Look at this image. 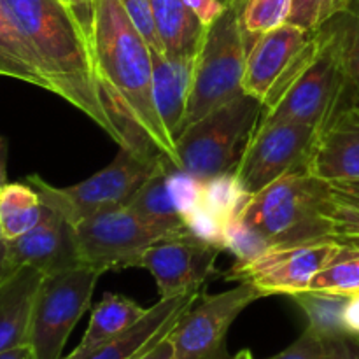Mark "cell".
Returning a JSON list of instances; mask_svg holds the SVG:
<instances>
[{
    "mask_svg": "<svg viewBox=\"0 0 359 359\" xmlns=\"http://www.w3.org/2000/svg\"><path fill=\"white\" fill-rule=\"evenodd\" d=\"M333 20L339 30L344 65V91L340 109H359V16L346 11Z\"/></svg>",
    "mask_w": 359,
    "mask_h": 359,
    "instance_id": "obj_27",
    "label": "cell"
},
{
    "mask_svg": "<svg viewBox=\"0 0 359 359\" xmlns=\"http://www.w3.org/2000/svg\"><path fill=\"white\" fill-rule=\"evenodd\" d=\"M316 137L318 130L314 126L291 121H259L233 168L242 188L255 196L283 175L307 168Z\"/></svg>",
    "mask_w": 359,
    "mask_h": 359,
    "instance_id": "obj_10",
    "label": "cell"
},
{
    "mask_svg": "<svg viewBox=\"0 0 359 359\" xmlns=\"http://www.w3.org/2000/svg\"><path fill=\"white\" fill-rule=\"evenodd\" d=\"M167 188L175 209L184 217V221L202 205L203 181L175 165H168L167 168Z\"/></svg>",
    "mask_w": 359,
    "mask_h": 359,
    "instance_id": "obj_32",
    "label": "cell"
},
{
    "mask_svg": "<svg viewBox=\"0 0 359 359\" xmlns=\"http://www.w3.org/2000/svg\"><path fill=\"white\" fill-rule=\"evenodd\" d=\"M44 212V202L27 181L7 182L0 189V228L7 241H14L34 230Z\"/></svg>",
    "mask_w": 359,
    "mask_h": 359,
    "instance_id": "obj_23",
    "label": "cell"
},
{
    "mask_svg": "<svg viewBox=\"0 0 359 359\" xmlns=\"http://www.w3.org/2000/svg\"><path fill=\"white\" fill-rule=\"evenodd\" d=\"M119 4L126 11L133 27L149 44V48L153 51L163 53V46H161L160 35L156 30V21H154L153 0H119Z\"/></svg>",
    "mask_w": 359,
    "mask_h": 359,
    "instance_id": "obj_34",
    "label": "cell"
},
{
    "mask_svg": "<svg viewBox=\"0 0 359 359\" xmlns=\"http://www.w3.org/2000/svg\"><path fill=\"white\" fill-rule=\"evenodd\" d=\"M74 228L83 265L102 273L139 266L140 258L151 245L172 238L128 207L91 216Z\"/></svg>",
    "mask_w": 359,
    "mask_h": 359,
    "instance_id": "obj_11",
    "label": "cell"
},
{
    "mask_svg": "<svg viewBox=\"0 0 359 359\" xmlns=\"http://www.w3.org/2000/svg\"><path fill=\"white\" fill-rule=\"evenodd\" d=\"M263 293L251 283L217 294H200L170 333L179 359H231L226 335L235 319Z\"/></svg>",
    "mask_w": 359,
    "mask_h": 359,
    "instance_id": "obj_12",
    "label": "cell"
},
{
    "mask_svg": "<svg viewBox=\"0 0 359 359\" xmlns=\"http://www.w3.org/2000/svg\"><path fill=\"white\" fill-rule=\"evenodd\" d=\"M248 48L238 23V7H230L207 27L195 58L182 132L219 105L244 93ZM181 132V133H182Z\"/></svg>",
    "mask_w": 359,
    "mask_h": 359,
    "instance_id": "obj_6",
    "label": "cell"
},
{
    "mask_svg": "<svg viewBox=\"0 0 359 359\" xmlns=\"http://www.w3.org/2000/svg\"><path fill=\"white\" fill-rule=\"evenodd\" d=\"M332 186L340 202L359 212V181H339Z\"/></svg>",
    "mask_w": 359,
    "mask_h": 359,
    "instance_id": "obj_38",
    "label": "cell"
},
{
    "mask_svg": "<svg viewBox=\"0 0 359 359\" xmlns=\"http://www.w3.org/2000/svg\"><path fill=\"white\" fill-rule=\"evenodd\" d=\"M0 359H32L30 347L21 346L9 351H4V353H0Z\"/></svg>",
    "mask_w": 359,
    "mask_h": 359,
    "instance_id": "obj_44",
    "label": "cell"
},
{
    "mask_svg": "<svg viewBox=\"0 0 359 359\" xmlns=\"http://www.w3.org/2000/svg\"><path fill=\"white\" fill-rule=\"evenodd\" d=\"M63 2H67V4H70V6H72V0H63ZM74 7V6H72Z\"/></svg>",
    "mask_w": 359,
    "mask_h": 359,
    "instance_id": "obj_47",
    "label": "cell"
},
{
    "mask_svg": "<svg viewBox=\"0 0 359 359\" xmlns=\"http://www.w3.org/2000/svg\"><path fill=\"white\" fill-rule=\"evenodd\" d=\"M11 273H13V270L9 266V256H7V238L4 237L2 228H0V283L7 279Z\"/></svg>",
    "mask_w": 359,
    "mask_h": 359,
    "instance_id": "obj_42",
    "label": "cell"
},
{
    "mask_svg": "<svg viewBox=\"0 0 359 359\" xmlns=\"http://www.w3.org/2000/svg\"><path fill=\"white\" fill-rule=\"evenodd\" d=\"M347 13L359 16V0H349V7H347Z\"/></svg>",
    "mask_w": 359,
    "mask_h": 359,
    "instance_id": "obj_45",
    "label": "cell"
},
{
    "mask_svg": "<svg viewBox=\"0 0 359 359\" xmlns=\"http://www.w3.org/2000/svg\"><path fill=\"white\" fill-rule=\"evenodd\" d=\"M72 6H74V9H76L79 20L84 23V27L90 30L91 20H93L95 0H72Z\"/></svg>",
    "mask_w": 359,
    "mask_h": 359,
    "instance_id": "obj_41",
    "label": "cell"
},
{
    "mask_svg": "<svg viewBox=\"0 0 359 359\" xmlns=\"http://www.w3.org/2000/svg\"><path fill=\"white\" fill-rule=\"evenodd\" d=\"M262 114V100L245 91L210 111L175 140L179 168L202 181L233 170Z\"/></svg>",
    "mask_w": 359,
    "mask_h": 359,
    "instance_id": "obj_5",
    "label": "cell"
},
{
    "mask_svg": "<svg viewBox=\"0 0 359 359\" xmlns=\"http://www.w3.org/2000/svg\"><path fill=\"white\" fill-rule=\"evenodd\" d=\"M200 297L198 291L177 294L170 298H160L156 305L147 309L144 318L133 325L128 332L102 346L95 347L83 356H67L63 359H140L147 351L153 349L160 340L170 335L182 316Z\"/></svg>",
    "mask_w": 359,
    "mask_h": 359,
    "instance_id": "obj_17",
    "label": "cell"
},
{
    "mask_svg": "<svg viewBox=\"0 0 359 359\" xmlns=\"http://www.w3.org/2000/svg\"><path fill=\"white\" fill-rule=\"evenodd\" d=\"M347 7L349 0H291L286 23L307 32H318L333 18L346 13Z\"/></svg>",
    "mask_w": 359,
    "mask_h": 359,
    "instance_id": "obj_31",
    "label": "cell"
},
{
    "mask_svg": "<svg viewBox=\"0 0 359 359\" xmlns=\"http://www.w3.org/2000/svg\"><path fill=\"white\" fill-rule=\"evenodd\" d=\"M270 244L335 241L359 245V212L339 200L332 182L307 168L290 172L251 196L241 212Z\"/></svg>",
    "mask_w": 359,
    "mask_h": 359,
    "instance_id": "obj_3",
    "label": "cell"
},
{
    "mask_svg": "<svg viewBox=\"0 0 359 359\" xmlns=\"http://www.w3.org/2000/svg\"><path fill=\"white\" fill-rule=\"evenodd\" d=\"M245 48L252 41L287 21L291 0H235Z\"/></svg>",
    "mask_w": 359,
    "mask_h": 359,
    "instance_id": "obj_28",
    "label": "cell"
},
{
    "mask_svg": "<svg viewBox=\"0 0 359 359\" xmlns=\"http://www.w3.org/2000/svg\"><path fill=\"white\" fill-rule=\"evenodd\" d=\"M186 2L189 4V7L195 11V14L203 23V27L207 28L233 4V0H186Z\"/></svg>",
    "mask_w": 359,
    "mask_h": 359,
    "instance_id": "obj_36",
    "label": "cell"
},
{
    "mask_svg": "<svg viewBox=\"0 0 359 359\" xmlns=\"http://www.w3.org/2000/svg\"><path fill=\"white\" fill-rule=\"evenodd\" d=\"M231 359H252V354H251V351H249V349H244V351H241L237 356H233Z\"/></svg>",
    "mask_w": 359,
    "mask_h": 359,
    "instance_id": "obj_46",
    "label": "cell"
},
{
    "mask_svg": "<svg viewBox=\"0 0 359 359\" xmlns=\"http://www.w3.org/2000/svg\"><path fill=\"white\" fill-rule=\"evenodd\" d=\"M321 48L314 62L259 121H291L323 128L340 109L344 91L342 48L335 20L321 28Z\"/></svg>",
    "mask_w": 359,
    "mask_h": 359,
    "instance_id": "obj_9",
    "label": "cell"
},
{
    "mask_svg": "<svg viewBox=\"0 0 359 359\" xmlns=\"http://www.w3.org/2000/svg\"><path fill=\"white\" fill-rule=\"evenodd\" d=\"M174 165L168 158H163L158 170L140 186L139 191L128 202V209L142 217L151 226L158 228L168 237L186 235V221L175 209L167 188V168Z\"/></svg>",
    "mask_w": 359,
    "mask_h": 359,
    "instance_id": "obj_22",
    "label": "cell"
},
{
    "mask_svg": "<svg viewBox=\"0 0 359 359\" xmlns=\"http://www.w3.org/2000/svg\"><path fill=\"white\" fill-rule=\"evenodd\" d=\"M91 48L105 105L137 153L165 154L175 167V142L153 98V56L119 0H95Z\"/></svg>",
    "mask_w": 359,
    "mask_h": 359,
    "instance_id": "obj_1",
    "label": "cell"
},
{
    "mask_svg": "<svg viewBox=\"0 0 359 359\" xmlns=\"http://www.w3.org/2000/svg\"><path fill=\"white\" fill-rule=\"evenodd\" d=\"M309 290L344 297L359 294V245L340 244L339 251L312 279Z\"/></svg>",
    "mask_w": 359,
    "mask_h": 359,
    "instance_id": "obj_26",
    "label": "cell"
},
{
    "mask_svg": "<svg viewBox=\"0 0 359 359\" xmlns=\"http://www.w3.org/2000/svg\"><path fill=\"white\" fill-rule=\"evenodd\" d=\"M100 276V270L84 265L44 276L32 312L28 337L32 359H62L74 326L90 309Z\"/></svg>",
    "mask_w": 359,
    "mask_h": 359,
    "instance_id": "obj_8",
    "label": "cell"
},
{
    "mask_svg": "<svg viewBox=\"0 0 359 359\" xmlns=\"http://www.w3.org/2000/svg\"><path fill=\"white\" fill-rule=\"evenodd\" d=\"M163 158L167 156L121 147L111 165L74 186L55 188L35 174L25 181L34 186L46 205L76 226L88 217L128 205L140 186L158 170Z\"/></svg>",
    "mask_w": 359,
    "mask_h": 359,
    "instance_id": "obj_4",
    "label": "cell"
},
{
    "mask_svg": "<svg viewBox=\"0 0 359 359\" xmlns=\"http://www.w3.org/2000/svg\"><path fill=\"white\" fill-rule=\"evenodd\" d=\"M249 198H251V195L242 188L241 181L233 170L214 175V177L203 181L202 205L223 217L226 223L233 217L241 216L244 207L248 205Z\"/></svg>",
    "mask_w": 359,
    "mask_h": 359,
    "instance_id": "obj_29",
    "label": "cell"
},
{
    "mask_svg": "<svg viewBox=\"0 0 359 359\" xmlns=\"http://www.w3.org/2000/svg\"><path fill=\"white\" fill-rule=\"evenodd\" d=\"M186 230L189 235L207 242V244L217 245L224 251V230H226V221L207 209L205 205H200L195 212L186 217Z\"/></svg>",
    "mask_w": 359,
    "mask_h": 359,
    "instance_id": "obj_33",
    "label": "cell"
},
{
    "mask_svg": "<svg viewBox=\"0 0 359 359\" xmlns=\"http://www.w3.org/2000/svg\"><path fill=\"white\" fill-rule=\"evenodd\" d=\"M293 298L309 319V330L321 337L323 340L339 339L349 335L344 325V311L349 297L326 291H304Z\"/></svg>",
    "mask_w": 359,
    "mask_h": 359,
    "instance_id": "obj_24",
    "label": "cell"
},
{
    "mask_svg": "<svg viewBox=\"0 0 359 359\" xmlns=\"http://www.w3.org/2000/svg\"><path fill=\"white\" fill-rule=\"evenodd\" d=\"M330 359H359V337L344 335L326 340Z\"/></svg>",
    "mask_w": 359,
    "mask_h": 359,
    "instance_id": "obj_37",
    "label": "cell"
},
{
    "mask_svg": "<svg viewBox=\"0 0 359 359\" xmlns=\"http://www.w3.org/2000/svg\"><path fill=\"white\" fill-rule=\"evenodd\" d=\"M154 21L163 53L174 58H196L207 28L186 0H153Z\"/></svg>",
    "mask_w": 359,
    "mask_h": 359,
    "instance_id": "obj_20",
    "label": "cell"
},
{
    "mask_svg": "<svg viewBox=\"0 0 359 359\" xmlns=\"http://www.w3.org/2000/svg\"><path fill=\"white\" fill-rule=\"evenodd\" d=\"M272 248L269 238L256 228L245 223L241 216L226 223L224 230V251H230L237 258V263L255 262Z\"/></svg>",
    "mask_w": 359,
    "mask_h": 359,
    "instance_id": "obj_30",
    "label": "cell"
},
{
    "mask_svg": "<svg viewBox=\"0 0 359 359\" xmlns=\"http://www.w3.org/2000/svg\"><path fill=\"white\" fill-rule=\"evenodd\" d=\"M153 98L158 116L170 139L177 140L188 111L195 58H174L153 51Z\"/></svg>",
    "mask_w": 359,
    "mask_h": 359,
    "instance_id": "obj_18",
    "label": "cell"
},
{
    "mask_svg": "<svg viewBox=\"0 0 359 359\" xmlns=\"http://www.w3.org/2000/svg\"><path fill=\"white\" fill-rule=\"evenodd\" d=\"M307 170L328 182L359 181V109H340L318 130Z\"/></svg>",
    "mask_w": 359,
    "mask_h": 359,
    "instance_id": "obj_16",
    "label": "cell"
},
{
    "mask_svg": "<svg viewBox=\"0 0 359 359\" xmlns=\"http://www.w3.org/2000/svg\"><path fill=\"white\" fill-rule=\"evenodd\" d=\"M321 42V30L290 23L259 35L248 48L244 91L262 100L263 111L272 109L314 62Z\"/></svg>",
    "mask_w": 359,
    "mask_h": 359,
    "instance_id": "obj_7",
    "label": "cell"
},
{
    "mask_svg": "<svg viewBox=\"0 0 359 359\" xmlns=\"http://www.w3.org/2000/svg\"><path fill=\"white\" fill-rule=\"evenodd\" d=\"M0 11L39 63L49 91L79 109L119 147L133 151L125 132L109 114L90 30L76 9L63 0H0Z\"/></svg>",
    "mask_w": 359,
    "mask_h": 359,
    "instance_id": "obj_2",
    "label": "cell"
},
{
    "mask_svg": "<svg viewBox=\"0 0 359 359\" xmlns=\"http://www.w3.org/2000/svg\"><path fill=\"white\" fill-rule=\"evenodd\" d=\"M223 249L207 244L193 235L165 238L151 245L139 266L154 277L160 298L198 291L216 276V259Z\"/></svg>",
    "mask_w": 359,
    "mask_h": 359,
    "instance_id": "obj_14",
    "label": "cell"
},
{
    "mask_svg": "<svg viewBox=\"0 0 359 359\" xmlns=\"http://www.w3.org/2000/svg\"><path fill=\"white\" fill-rule=\"evenodd\" d=\"M7 184V140L0 135V189Z\"/></svg>",
    "mask_w": 359,
    "mask_h": 359,
    "instance_id": "obj_43",
    "label": "cell"
},
{
    "mask_svg": "<svg viewBox=\"0 0 359 359\" xmlns=\"http://www.w3.org/2000/svg\"><path fill=\"white\" fill-rule=\"evenodd\" d=\"M44 273L23 265L0 283V353L28 346L32 312Z\"/></svg>",
    "mask_w": 359,
    "mask_h": 359,
    "instance_id": "obj_19",
    "label": "cell"
},
{
    "mask_svg": "<svg viewBox=\"0 0 359 359\" xmlns=\"http://www.w3.org/2000/svg\"><path fill=\"white\" fill-rule=\"evenodd\" d=\"M344 325L349 335L359 337V294L349 297L344 311Z\"/></svg>",
    "mask_w": 359,
    "mask_h": 359,
    "instance_id": "obj_39",
    "label": "cell"
},
{
    "mask_svg": "<svg viewBox=\"0 0 359 359\" xmlns=\"http://www.w3.org/2000/svg\"><path fill=\"white\" fill-rule=\"evenodd\" d=\"M147 309H142L130 298L116 293H105L91 312L90 325L79 346L70 353V356H83L95 347L116 339L128 332L133 325L144 318Z\"/></svg>",
    "mask_w": 359,
    "mask_h": 359,
    "instance_id": "obj_21",
    "label": "cell"
},
{
    "mask_svg": "<svg viewBox=\"0 0 359 359\" xmlns=\"http://www.w3.org/2000/svg\"><path fill=\"white\" fill-rule=\"evenodd\" d=\"M7 256L13 272L30 265L44 276H53L83 266L76 228L48 205L44 217L34 230L7 241Z\"/></svg>",
    "mask_w": 359,
    "mask_h": 359,
    "instance_id": "obj_15",
    "label": "cell"
},
{
    "mask_svg": "<svg viewBox=\"0 0 359 359\" xmlns=\"http://www.w3.org/2000/svg\"><path fill=\"white\" fill-rule=\"evenodd\" d=\"M140 359H179L177 354H175L174 344H172L170 335L165 337L163 340L156 344L151 351H147Z\"/></svg>",
    "mask_w": 359,
    "mask_h": 359,
    "instance_id": "obj_40",
    "label": "cell"
},
{
    "mask_svg": "<svg viewBox=\"0 0 359 359\" xmlns=\"http://www.w3.org/2000/svg\"><path fill=\"white\" fill-rule=\"evenodd\" d=\"M339 248L340 242L335 241L277 244L255 262L235 263L224 277L226 280L251 283L262 291L263 297H294L309 291L312 279L325 269Z\"/></svg>",
    "mask_w": 359,
    "mask_h": 359,
    "instance_id": "obj_13",
    "label": "cell"
},
{
    "mask_svg": "<svg viewBox=\"0 0 359 359\" xmlns=\"http://www.w3.org/2000/svg\"><path fill=\"white\" fill-rule=\"evenodd\" d=\"M0 76H9L23 83L49 91L48 79L27 46L11 28L0 11Z\"/></svg>",
    "mask_w": 359,
    "mask_h": 359,
    "instance_id": "obj_25",
    "label": "cell"
},
{
    "mask_svg": "<svg viewBox=\"0 0 359 359\" xmlns=\"http://www.w3.org/2000/svg\"><path fill=\"white\" fill-rule=\"evenodd\" d=\"M269 359H330V351L326 340L307 328L297 342Z\"/></svg>",
    "mask_w": 359,
    "mask_h": 359,
    "instance_id": "obj_35",
    "label": "cell"
}]
</instances>
